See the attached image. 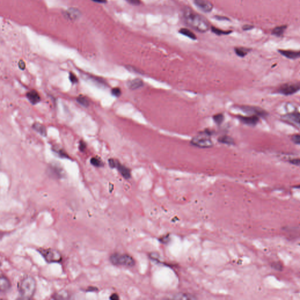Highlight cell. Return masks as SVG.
Instances as JSON below:
<instances>
[{
    "instance_id": "1",
    "label": "cell",
    "mask_w": 300,
    "mask_h": 300,
    "mask_svg": "<svg viewBox=\"0 0 300 300\" xmlns=\"http://www.w3.org/2000/svg\"><path fill=\"white\" fill-rule=\"evenodd\" d=\"M183 18L185 23L188 27L198 32H205L209 29L208 20L189 8H186L184 10Z\"/></svg>"
},
{
    "instance_id": "2",
    "label": "cell",
    "mask_w": 300,
    "mask_h": 300,
    "mask_svg": "<svg viewBox=\"0 0 300 300\" xmlns=\"http://www.w3.org/2000/svg\"><path fill=\"white\" fill-rule=\"evenodd\" d=\"M18 289L21 298L24 300L32 299L36 289V283L34 278L31 276L24 277L18 284Z\"/></svg>"
},
{
    "instance_id": "3",
    "label": "cell",
    "mask_w": 300,
    "mask_h": 300,
    "mask_svg": "<svg viewBox=\"0 0 300 300\" xmlns=\"http://www.w3.org/2000/svg\"><path fill=\"white\" fill-rule=\"evenodd\" d=\"M110 262L112 265L117 266H125L132 267L135 265V261L133 257L127 254H120L115 253L110 256Z\"/></svg>"
},
{
    "instance_id": "4",
    "label": "cell",
    "mask_w": 300,
    "mask_h": 300,
    "mask_svg": "<svg viewBox=\"0 0 300 300\" xmlns=\"http://www.w3.org/2000/svg\"><path fill=\"white\" fill-rule=\"evenodd\" d=\"M38 251L48 263H60L62 260V254L56 249L40 248Z\"/></svg>"
},
{
    "instance_id": "5",
    "label": "cell",
    "mask_w": 300,
    "mask_h": 300,
    "mask_svg": "<svg viewBox=\"0 0 300 300\" xmlns=\"http://www.w3.org/2000/svg\"><path fill=\"white\" fill-rule=\"evenodd\" d=\"M300 90V81L286 83L281 85L277 89V93L283 95L293 94Z\"/></svg>"
},
{
    "instance_id": "6",
    "label": "cell",
    "mask_w": 300,
    "mask_h": 300,
    "mask_svg": "<svg viewBox=\"0 0 300 300\" xmlns=\"http://www.w3.org/2000/svg\"><path fill=\"white\" fill-rule=\"evenodd\" d=\"M190 143L193 145L199 148H207L213 146V143L212 140L206 134H202L194 137L192 139Z\"/></svg>"
},
{
    "instance_id": "7",
    "label": "cell",
    "mask_w": 300,
    "mask_h": 300,
    "mask_svg": "<svg viewBox=\"0 0 300 300\" xmlns=\"http://www.w3.org/2000/svg\"><path fill=\"white\" fill-rule=\"evenodd\" d=\"M240 109L244 112L251 115H257L258 117H265L267 115V113L265 111L259 107L244 106H242Z\"/></svg>"
},
{
    "instance_id": "8",
    "label": "cell",
    "mask_w": 300,
    "mask_h": 300,
    "mask_svg": "<svg viewBox=\"0 0 300 300\" xmlns=\"http://www.w3.org/2000/svg\"><path fill=\"white\" fill-rule=\"evenodd\" d=\"M282 119L286 122L300 126V113L297 111L290 113L282 116Z\"/></svg>"
},
{
    "instance_id": "9",
    "label": "cell",
    "mask_w": 300,
    "mask_h": 300,
    "mask_svg": "<svg viewBox=\"0 0 300 300\" xmlns=\"http://www.w3.org/2000/svg\"><path fill=\"white\" fill-rule=\"evenodd\" d=\"M195 6L201 11L205 12L212 11L214 6L208 0H194Z\"/></svg>"
},
{
    "instance_id": "10",
    "label": "cell",
    "mask_w": 300,
    "mask_h": 300,
    "mask_svg": "<svg viewBox=\"0 0 300 300\" xmlns=\"http://www.w3.org/2000/svg\"><path fill=\"white\" fill-rule=\"evenodd\" d=\"M237 117L244 124L251 126H256L259 121V117L257 115H251L250 116L239 115Z\"/></svg>"
},
{
    "instance_id": "11",
    "label": "cell",
    "mask_w": 300,
    "mask_h": 300,
    "mask_svg": "<svg viewBox=\"0 0 300 300\" xmlns=\"http://www.w3.org/2000/svg\"><path fill=\"white\" fill-rule=\"evenodd\" d=\"M11 283L7 277L1 275L0 278V291L2 293H6L11 288Z\"/></svg>"
},
{
    "instance_id": "12",
    "label": "cell",
    "mask_w": 300,
    "mask_h": 300,
    "mask_svg": "<svg viewBox=\"0 0 300 300\" xmlns=\"http://www.w3.org/2000/svg\"><path fill=\"white\" fill-rule=\"evenodd\" d=\"M119 173H121V175L125 178V179H129L131 177V173L130 169L126 167L125 166L121 165L120 163H119L118 161H116L115 163V167Z\"/></svg>"
},
{
    "instance_id": "13",
    "label": "cell",
    "mask_w": 300,
    "mask_h": 300,
    "mask_svg": "<svg viewBox=\"0 0 300 300\" xmlns=\"http://www.w3.org/2000/svg\"><path fill=\"white\" fill-rule=\"evenodd\" d=\"M27 97L29 100V102L32 104H37L40 102V98L38 94L35 90H31L27 94Z\"/></svg>"
},
{
    "instance_id": "14",
    "label": "cell",
    "mask_w": 300,
    "mask_h": 300,
    "mask_svg": "<svg viewBox=\"0 0 300 300\" xmlns=\"http://www.w3.org/2000/svg\"><path fill=\"white\" fill-rule=\"evenodd\" d=\"M282 55L286 58L295 59L300 58V51H287V50H279Z\"/></svg>"
},
{
    "instance_id": "15",
    "label": "cell",
    "mask_w": 300,
    "mask_h": 300,
    "mask_svg": "<svg viewBox=\"0 0 300 300\" xmlns=\"http://www.w3.org/2000/svg\"><path fill=\"white\" fill-rule=\"evenodd\" d=\"M144 85L143 81L140 79H135L132 81H129L127 83L128 87L131 90H135L143 86Z\"/></svg>"
},
{
    "instance_id": "16",
    "label": "cell",
    "mask_w": 300,
    "mask_h": 300,
    "mask_svg": "<svg viewBox=\"0 0 300 300\" xmlns=\"http://www.w3.org/2000/svg\"><path fill=\"white\" fill-rule=\"evenodd\" d=\"M32 128H34V130H35L36 131L40 133V135H42V136H46V128L44 126L40 124V123H35V124H33Z\"/></svg>"
},
{
    "instance_id": "17",
    "label": "cell",
    "mask_w": 300,
    "mask_h": 300,
    "mask_svg": "<svg viewBox=\"0 0 300 300\" xmlns=\"http://www.w3.org/2000/svg\"><path fill=\"white\" fill-rule=\"evenodd\" d=\"M179 33L185 35L186 36L190 38L192 40H196V36L195 34H194L190 29H186V28H181L179 30Z\"/></svg>"
},
{
    "instance_id": "18",
    "label": "cell",
    "mask_w": 300,
    "mask_h": 300,
    "mask_svg": "<svg viewBox=\"0 0 300 300\" xmlns=\"http://www.w3.org/2000/svg\"><path fill=\"white\" fill-rule=\"evenodd\" d=\"M69 295L66 291H60L53 295V298L60 300V299H68L69 298Z\"/></svg>"
},
{
    "instance_id": "19",
    "label": "cell",
    "mask_w": 300,
    "mask_h": 300,
    "mask_svg": "<svg viewBox=\"0 0 300 300\" xmlns=\"http://www.w3.org/2000/svg\"><path fill=\"white\" fill-rule=\"evenodd\" d=\"M287 28L286 25H281V26H278L276 27L273 30L272 34L273 35H276L277 36H280L283 35V33L284 32L285 30Z\"/></svg>"
},
{
    "instance_id": "20",
    "label": "cell",
    "mask_w": 300,
    "mask_h": 300,
    "mask_svg": "<svg viewBox=\"0 0 300 300\" xmlns=\"http://www.w3.org/2000/svg\"><path fill=\"white\" fill-rule=\"evenodd\" d=\"M235 51L237 56L240 57H244L248 53V52L250 51V49L245 48H236L235 49Z\"/></svg>"
},
{
    "instance_id": "21",
    "label": "cell",
    "mask_w": 300,
    "mask_h": 300,
    "mask_svg": "<svg viewBox=\"0 0 300 300\" xmlns=\"http://www.w3.org/2000/svg\"><path fill=\"white\" fill-rule=\"evenodd\" d=\"M89 77H90V79L94 83H95L96 84L98 85L99 86H107L106 82L104 81V79H103L100 77H93V76H89Z\"/></svg>"
},
{
    "instance_id": "22",
    "label": "cell",
    "mask_w": 300,
    "mask_h": 300,
    "mask_svg": "<svg viewBox=\"0 0 300 300\" xmlns=\"http://www.w3.org/2000/svg\"><path fill=\"white\" fill-rule=\"evenodd\" d=\"M218 141H219L220 143H223V144H226L231 145L234 144V141H233V139H231L229 136H226V135L220 137L219 139H218Z\"/></svg>"
},
{
    "instance_id": "23",
    "label": "cell",
    "mask_w": 300,
    "mask_h": 300,
    "mask_svg": "<svg viewBox=\"0 0 300 300\" xmlns=\"http://www.w3.org/2000/svg\"><path fill=\"white\" fill-rule=\"evenodd\" d=\"M51 170L52 171L53 174L58 178H62L63 176L62 170L60 168H59L57 166H52L51 168Z\"/></svg>"
},
{
    "instance_id": "24",
    "label": "cell",
    "mask_w": 300,
    "mask_h": 300,
    "mask_svg": "<svg viewBox=\"0 0 300 300\" xmlns=\"http://www.w3.org/2000/svg\"><path fill=\"white\" fill-rule=\"evenodd\" d=\"M211 30L214 33L219 35H227V34H231V31H223V30L215 28L214 27H211Z\"/></svg>"
},
{
    "instance_id": "25",
    "label": "cell",
    "mask_w": 300,
    "mask_h": 300,
    "mask_svg": "<svg viewBox=\"0 0 300 300\" xmlns=\"http://www.w3.org/2000/svg\"><path fill=\"white\" fill-rule=\"evenodd\" d=\"M76 100L79 104L82 105L84 107H88L89 106V100L85 97L79 96L77 98H76Z\"/></svg>"
},
{
    "instance_id": "26",
    "label": "cell",
    "mask_w": 300,
    "mask_h": 300,
    "mask_svg": "<svg viewBox=\"0 0 300 300\" xmlns=\"http://www.w3.org/2000/svg\"><path fill=\"white\" fill-rule=\"evenodd\" d=\"M90 163L93 166L96 167H102L103 166V162L101 161L98 158L96 157H93L90 160Z\"/></svg>"
},
{
    "instance_id": "27",
    "label": "cell",
    "mask_w": 300,
    "mask_h": 300,
    "mask_svg": "<svg viewBox=\"0 0 300 300\" xmlns=\"http://www.w3.org/2000/svg\"><path fill=\"white\" fill-rule=\"evenodd\" d=\"M213 119H214V121H215L218 124H220L222 123V121H223L224 117H223V115H222V114H218V115H214Z\"/></svg>"
},
{
    "instance_id": "28",
    "label": "cell",
    "mask_w": 300,
    "mask_h": 300,
    "mask_svg": "<svg viewBox=\"0 0 300 300\" xmlns=\"http://www.w3.org/2000/svg\"><path fill=\"white\" fill-rule=\"evenodd\" d=\"M111 94L115 96V97H119L121 95V90L119 87H115L112 89L111 90Z\"/></svg>"
},
{
    "instance_id": "29",
    "label": "cell",
    "mask_w": 300,
    "mask_h": 300,
    "mask_svg": "<svg viewBox=\"0 0 300 300\" xmlns=\"http://www.w3.org/2000/svg\"><path fill=\"white\" fill-rule=\"evenodd\" d=\"M292 141L296 144L300 145V135L295 134L292 136Z\"/></svg>"
},
{
    "instance_id": "30",
    "label": "cell",
    "mask_w": 300,
    "mask_h": 300,
    "mask_svg": "<svg viewBox=\"0 0 300 300\" xmlns=\"http://www.w3.org/2000/svg\"><path fill=\"white\" fill-rule=\"evenodd\" d=\"M175 298H177V299H192V298H194L192 297H190V296H189V295H186V294H180L178 295H177V296H175Z\"/></svg>"
},
{
    "instance_id": "31",
    "label": "cell",
    "mask_w": 300,
    "mask_h": 300,
    "mask_svg": "<svg viewBox=\"0 0 300 300\" xmlns=\"http://www.w3.org/2000/svg\"><path fill=\"white\" fill-rule=\"evenodd\" d=\"M69 79L70 81H72V83H77V78L76 77V76H75L73 73L70 72L69 73Z\"/></svg>"
},
{
    "instance_id": "32",
    "label": "cell",
    "mask_w": 300,
    "mask_h": 300,
    "mask_svg": "<svg viewBox=\"0 0 300 300\" xmlns=\"http://www.w3.org/2000/svg\"><path fill=\"white\" fill-rule=\"evenodd\" d=\"M76 10H73H73H69V12L67 13V15L69 16L71 18H75L76 17V15H78V14L76 13Z\"/></svg>"
},
{
    "instance_id": "33",
    "label": "cell",
    "mask_w": 300,
    "mask_h": 300,
    "mask_svg": "<svg viewBox=\"0 0 300 300\" xmlns=\"http://www.w3.org/2000/svg\"><path fill=\"white\" fill-rule=\"evenodd\" d=\"M290 162L293 165H297V166H299L300 167V158H295V159H293V160H291L290 161Z\"/></svg>"
},
{
    "instance_id": "34",
    "label": "cell",
    "mask_w": 300,
    "mask_h": 300,
    "mask_svg": "<svg viewBox=\"0 0 300 300\" xmlns=\"http://www.w3.org/2000/svg\"><path fill=\"white\" fill-rule=\"evenodd\" d=\"M128 2L134 6H139L141 4L140 0H126Z\"/></svg>"
},
{
    "instance_id": "35",
    "label": "cell",
    "mask_w": 300,
    "mask_h": 300,
    "mask_svg": "<svg viewBox=\"0 0 300 300\" xmlns=\"http://www.w3.org/2000/svg\"><path fill=\"white\" fill-rule=\"evenodd\" d=\"M86 147V145L85 144V143L83 142V141H81V142L79 143V149L81 151H83L84 150H85Z\"/></svg>"
},
{
    "instance_id": "36",
    "label": "cell",
    "mask_w": 300,
    "mask_h": 300,
    "mask_svg": "<svg viewBox=\"0 0 300 300\" xmlns=\"http://www.w3.org/2000/svg\"><path fill=\"white\" fill-rule=\"evenodd\" d=\"M115 163H116V161H115L113 159H109V164L110 167L111 168H115Z\"/></svg>"
},
{
    "instance_id": "37",
    "label": "cell",
    "mask_w": 300,
    "mask_h": 300,
    "mask_svg": "<svg viewBox=\"0 0 300 300\" xmlns=\"http://www.w3.org/2000/svg\"><path fill=\"white\" fill-rule=\"evenodd\" d=\"M18 66L21 69L23 70L25 68V64L23 60H20L18 63Z\"/></svg>"
},
{
    "instance_id": "38",
    "label": "cell",
    "mask_w": 300,
    "mask_h": 300,
    "mask_svg": "<svg viewBox=\"0 0 300 300\" xmlns=\"http://www.w3.org/2000/svg\"><path fill=\"white\" fill-rule=\"evenodd\" d=\"M58 153H59V154L60 156H61L62 158H69L68 156V155H67V154H66V153H65L64 151H63L62 150H60V151L58 152Z\"/></svg>"
},
{
    "instance_id": "39",
    "label": "cell",
    "mask_w": 300,
    "mask_h": 300,
    "mask_svg": "<svg viewBox=\"0 0 300 300\" xmlns=\"http://www.w3.org/2000/svg\"><path fill=\"white\" fill-rule=\"evenodd\" d=\"M110 299L113 300H119V296L118 295V294L114 293V294L110 295Z\"/></svg>"
},
{
    "instance_id": "40",
    "label": "cell",
    "mask_w": 300,
    "mask_h": 300,
    "mask_svg": "<svg viewBox=\"0 0 300 300\" xmlns=\"http://www.w3.org/2000/svg\"><path fill=\"white\" fill-rule=\"evenodd\" d=\"M253 27L252 26V25H246L244 26H243V29L245 31H248V30H250V29H253Z\"/></svg>"
},
{
    "instance_id": "41",
    "label": "cell",
    "mask_w": 300,
    "mask_h": 300,
    "mask_svg": "<svg viewBox=\"0 0 300 300\" xmlns=\"http://www.w3.org/2000/svg\"><path fill=\"white\" fill-rule=\"evenodd\" d=\"M97 291H98V289H97L96 287H89L87 290V291H89V292Z\"/></svg>"
},
{
    "instance_id": "42",
    "label": "cell",
    "mask_w": 300,
    "mask_h": 300,
    "mask_svg": "<svg viewBox=\"0 0 300 300\" xmlns=\"http://www.w3.org/2000/svg\"><path fill=\"white\" fill-rule=\"evenodd\" d=\"M215 18H216L217 19H218V20H223V21H225V20H229V18L225 17H222V16H215Z\"/></svg>"
},
{
    "instance_id": "43",
    "label": "cell",
    "mask_w": 300,
    "mask_h": 300,
    "mask_svg": "<svg viewBox=\"0 0 300 300\" xmlns=\"http://www.w3.org/2000/svg\"><path fill=\"white\" fill-rule=\"evenodd\" d=\"M94 2H98V3H102V4H104V3H106L107 2V0H92Z\"/></svg>"
},
{
    "instance_id": "44",
    "label": "cell",
    "mask_w": 300,
    "mask_h": 300,
    "mask_svg": "<svg viewBox=\"0 0 300 300\" xmlns=\"http://www.w3.org/2000/svg\"><path fill=\"white\" fill-rule=\"evenodd\" d=\"M295 187H296L297 188H300V185H299V186H295Z\"/></svg>"
}]
</instances>
